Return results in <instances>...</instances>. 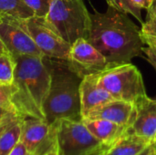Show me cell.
<instances>
[{"label":"cell","instance_id":"obj_1","mask_svg":"<svg viewBox=\"0 0 156 155\" xmlns=\"http://www.w3.org/2000/svg\"><path fill=\"white\" fill-rule=\"evenodd\" d=\"M91 27L88 41L107 59L109 64L131 62L142 57L145 45L141 29L127 14L110 6L105 13L90 14Z\"/></svg>","mask_w":156,"mask_h":155},{"label":"cell","instance_id":"obj_2","mask_svg":"<svg viewBox=\"0 0 156 155\" xmlns=\"http://www.w3.org/2000/svg\"><path fill=\"white\" fill-rule=\"evenodd\" d=\"M43 58L28 55L14 58L11 100L18 113L24 117L45 120L43 106L50 89L51 76Z\"/></svg>","mask_w":156,"mask_h":155},{"label":"cell","instance_id":"obj_3","mask_svg":"<svg viewBox=\"0 0 156 155\" xmlns=\"http://www.w3.org/2000/svg\"><path fill=\"white\" fill-rule=\"evenodd\" d=\"M43 60L51 76L50 89L43 106L46 122L52 124L61 119L82 121L80 94L82 78L69 68L67 60L45 56Z\"/></svg>","mask_w":156,"mask_h":155},{"label":"cell","instance_id":"obj_4","mask_svg":"<svg viewBox=\"0 0 156 155\" xmlns=\"http://www.w3.org/2000/svg\"><path fill=\"white\" fill-rule=\"evenodd\" d=\"M49 27L64 41L72 45L90 34L91 19L83 0H53L44 17Z\"/></svg>","mask_w":156,"mask_h":155},{"label":"cell","instance_id":"obj_5","mask_svg":"<svg viewBox=\"0 0 156 155\" xmlns=\"http://www.w3.org/2000/svg\"><path fill=\"white\" fill-rule=\"evenodd\" d=\"M54 128L58 155H103L109 149L86 127L83 121L61 119Z\"/></svg>","mask_w":156,"mask_h":155},{"label":"cell","instance_id":"obj_6","mask_svg":"<svg viewBox=\"0 0 156 155\" xmlns=\"http://www.w3.org/2000/svg\"><path fill=\"white\" fill-rule=\"evenodd\" d=\"M98 79L115 100L134 103L147 95L143 75L131 62L109 65L98 73Z\"/></svg>","mask_w":156,"mask_h":155},{"label":"cell","instance_id":"obj_7","mask_svg":"<svg viewBox=\"0 0 156 155\" xmlns=\"http://www.w3.org/2000/svg\"><path fill=\"white\" fill-rule=\"evenodd\" d=\"M16 22L29 34L45 57L68 60L71 45L64 41L47 24L44 17L32 16L17 19Z\"/></svg>","mask_w":156,"mask_h":155},{"label":"cell","instance_id":"obj_8","mask_svg":"<svg viewBox=\"0 0 156 155\" xmlns=\"http://www.w3.org/2000/svg\"><path fill=\"white\" fill-rule=\"evenodd\" d=\"M20 143L32 155L46 154L56 147L54 128L43 119L25 116Z\"/></svg>","mask_w":156,"mask_h":155},{"label":"cell","instance_id":"obj_9","mask_svg":"<svg viewBox=\"0 0 156 155\" xmlns=\"http://www.w3.org/2000/svg\"><path fill=\"white\" fill-rule=\"evenodd\" d=\"M0 40L13 58L21 55L44 57L29 34L13 16H0Z\"/></svg>","mask_w":156,"mask_h":155},{"label":"cell","instance_id":"obj_10","mask_svg":"<svg viewBox=\"0 0 156 155\" xmlns=\"http://www.w3.org/2000/svg\"><path fill=\"white\" fill-rule=\"evenodd\" d=\"M67 62L69 68L82 79L87 75L101 72L111 65L105 57L84 38H80L71 45Z\"/></svg>","mask_w":156,"mask_h":155},{"label":"cell","instance_id":"obj_11","mask_svg":"<svg viewBox=\"0 0 156 155\" xmlns=\"http://www.w3.org/2000/svg\"><path fill=\"white\" fill-rule=\"evenodd\" d=\"M136 108L133 102L113 100L91 111L85 118L89 120H107L117 124L126 126L128 129L134 122Z\"/></svg>","mask_w":156,"mask_h":155},{"label":"cell","instance_id":"obj_12","mask_svg":"<svg viewBox=\"0 0 156 155\" xmlns=\"http://www.w3.org/2000/svg\"><path fill=\"white\" fill-rule=\"evenodd\" d=\"M134 104L135 119L127 132L153 140L156 132V99L149 98L146 95Z\"/></svg>","mask_w":156,"mask_h":155},{"label":"cell","instance_id":"obj_13","mask_svg":"<svg viewBox=\"0 0 156 155\" xmlns=\"http://www.w3.org/2000/svg\"><path fill=\"white\" fill-rule=\"evenodd\" d=\"M98 73L85 76L80 82V94L82 119L94 109L115 100L100 85Z\"/></svg>","mask_w":156,"mask_h":155},{"label":"cell","instance_id":"obj_14","mask_svg":"<svg viewBox=\"0 0 156 155\" xmlns=\"http://www.w3.org/2000/svg\"><path fill=\"white\" fill-rule=\"evenodd\" d=\"M24 116L17 111L5 115L0 122V155H8L20 142Z\"/></svg>","mask_w":156,"mask_h":155},{"label":"cell","instance_id":"obj_15","mask_svg":"<svg viewBox=\"0 0 156 155\" xmlns=\"http://www.w3.org/2000/svg\"><path fill=\"white\" fill-rule=\"evenodd\" d=\"M82 121L88 130L108 148L123 136L128 130V127L126 126H122L107 120L82 119Z\"/></svg>","mask_w":156,"mask_h":155},{"label":"cell","instance_id":"obj_16","mask_svg":"<svg viewBox=\"0 0 156 155\" xmlns=\"http://www.w3.org/2000/svg\"><path fill=\"white\" fill-rule=\"evenodd\" d=\"M152 145L153 140L126 132L103 155H139Z\"/></svg>","mask_w":156,"mask_h":155},{"label":"cell","instance_id":"obj_17","mask_svg":"<svg viewBox=\"0 0 156 155\" xmlns=\"http://www.w3.org/2000/svg\"><path fill=\"white\" fill-rule=\"evenodd\" d=\"M10 16L17 19H27L35 16L22 0H0V16Z\"/></svg>","mask_w":156,"mask_h":155},{"label":"cell","instance_id":"obj_18","mask_svg":"<svg viewBox=\"0 0 156 155\" xmlns=\"http://www.w3.org/2000/svg\"><path fill=\"white\" fill-rule=\"evenodd\" d=\"M15 73V59L7 52H0V84L12 85Z\"/></svg>","mask_w":156,"mask_h":155},{"label":"cell","instance_id":"obj_19","mask_svg":"<svg viewBox=\"0 0 156 155\" xmlns=\"http://www.w3.org/2000/svg\"><path fill=\"white\" fill-rule=\"evenodd\" d=\"M108 5L112 6L116 8L117 10L124 13V14H130L133 16L142 25L144 24V20L141 14V8L138 7L134 3H133L132 0H106Z\"/></svg>","mask_w":156,"mask_h":155},{"label":"cell","instance_id":"obj_20","mask_svg":"<svg viewBox=\"0 0 156 155\" xmlns=\"http://www.w3.org/2000/svg\"><path fill=\"white\" fill-rule=\"evenodd\" d=\"M11 95L12 85H0V122L7 113L11 111H17L12 103Z\"/></svg>","mask_w":156,"mask_h":155},{"label":"cell","instance_id":"obj_21","mask_svg":"<svg viewBox=\"0 0 156 155\" xmlns=\"http://www.w3.org/2000/svg\"><path fill=\"white\" fill-rule=\"evenodd\" d=\"M141 32L143 35L156 37V1L147 10L146 19L142 25Z\"/></svg>","mask_w":156,"mask_h":155},{"label":"cell","instance_id":"obj_22","mask_svg":"<svg viewBox=\"0 0 156 155\" xmlns=\"http://www.w3.org/2000/svg\"><path fill=\"white\" fill-rule=\"evenodd\" d=\"M35 14L36 16L45 17L49 11L53 0H22Z\"/></svg>","mask_w":156,"mask_h":155},{"label":"cell","instance_id":"obj_23","mask_svg":"<svg viewBox=\"0 0 156 155\" xmlns=\"http://www.w3.org/2000/svg\"><path fill=\"white\" fill-rule=\"evenodd\" d=\"M143 50H144V54L146 57L147 61L154 67V69L156 71V52L150 47L144 48Z\"/></svg>","mask_w":156,"mask_h":155},{"label":"cell","instance_id":"obj_24","mask_svg":"<svg viewBox=\"0 0 156 155\" xmlns=\"http://www.w3.org/2000/svg\"><path fill=\"white\" fill-rule=\"evenodd\" d=\"M8 155H32L27 149L26 147L19 142L16 147L9 153Z\"/></svg>","mask_w":156,"mask_h":155},{"label":"cell","instance_id":"obj_25","mask_svg":"<svg viewBox=\"0 0 156 155\" xmlns=\"http://www.w3.org/2000/svg\"><path fill=\"white\" fill-rule=\"evenodd\" d=\"M133 3H134L138 7L141 9L148 10L151 8V6L154 4L155 0H132Z\"/></svg>","mask_w":156,"mask_h":155},{"label":"cell","instance_id":"obj_26","mask_svg":"<svg viewBox=\"0 0 156 155\" xmlns=\"http://www.w3.org/2000/svg\"><path fill=\"white\" fill-rule=\"evenodd\" d=\"M142 36H143L145 45H147V47H150L151 48H153L156 52V37L146 36V35H143V34H142Z\"/></svg>","mask_w":156,"mask_h":155},{"label":"cell","instance_id":"obj_27","mask_svg":"<svg viewBox=\"0 0 156 155\" xmlns=\"http://www.w3.org/2000/svg\"><path fill=\"white\" fill-rule=\"evenodd\" d=\"M156 151V146L155 145H152L149 148H147L145 151H144L141 154L139 155H152Z\"/></svg>","mask_w":156,"mask_h":155},{"label":"cell","instance_id":"obj_28","mask_svg":"<svg viewBox=\"0 0 156 155\" xmlns=\"http://www.w3.org/2000/svg\"><path fill=\"white\" fill-rule=\"evenodd\" d=\"M44 155H58V149H57V145H56L55 148H53L52 150H50L49 152H48L46 154Z\"/></svg>","mask_w":156,"mask_h":155},{"label":"cell","instance_id":"obj_29","mask_svg":"<svg viewBox=\"0 0 156 155\" xmlns=\"http://www.w3.org/2000/svg\"><path fill=\"white\" fill-rule=\"evenodd\" d=\"M4 51H7V50H6V48H5V46H4V44L2 43V41L0 40V52H4Z\"/></svg>","mask_w":156,"mask_h":155},{"label":"cell","instance_id":"obj_30","mask_svg":"<svg viewBox=\"0 0 156 155\" xmlns=\"http://www.w3.org/2000/svg\"><path fill=\"white\" fill-rule=\"evenodd\" d=\"M153 143L156 146V132L155 134H154V139H153Z\"/></svg>","mask_w":156,"mask_h":155},{"label":"cell","instance_id":"obj_31","mask_svg":"<svg viewBox=\"0 0 156 155\" xmlns=\"http://www.w3.org/2000/svg\"><path fill=\"white\" fill-rule=\"evenodd\" d=\"M152 155H156V151H155V152H154V153H153V154H152Z\"/></svg>","mask_w":156,"mask_h":155},{"label":"cell","instance_id":"obj_32","mask_svg":"<svg viewBox=\"0 0 156 155\" xmlns=\"http://www.w3.org/2000/svg\"><path fill=\"white\" fill-rule=\"evenodd\" d=\"M0 85H1V84H0Z\"/></svg>","mask_w":156,"mask_h":155},{"label":"cell","instance_id":"obj_33","mask_svg":"<svg viewBox=\"0 0 156 155\" xmlns=\"http://www.w3.org/2000/svg\"><path fill=\"white\" fill-rule=\"evenodd\" d=\"M155 1H156V0H155Z\"/></svg>","mask_w":156,"mask_h":155}]
</instances>
